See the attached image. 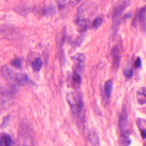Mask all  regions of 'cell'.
Here are the masks:
<instances>
[{"instance_id": "cell-1", "label": "cell", "mask_w": 146, "mask_h": 146, "mask_svg": "<svg viewBox=\"0 0 146 146\" xmlns=\"http://www.w3.org/2000/svg\"><path fill=\"white\" fill-rule=\"evenodd\" d=\"M34 134L31 125L27 122H23L19 131V146H34Z\"/></svg>"}, {"instance_id": "cell-2", "label": "cell", "mask_w": 146, "mask_h": 146, "mask_svg": "<svg viewBox=\"0 0 146 146\" xmlns=\"http://www.w3.org/2000/svg\"><path fill=\"white\" fill-rule=\"evenodd\" d=\"M66 99L72 112L75 114H79L84 108L82 100L77 97L73 93L68 94Z\"/></svg>"}, {"instance_id": "cell-3", "label": "cell", "mask_w": 146, "mask_h": 146, "mask_svg": "<svg viewBox=\"0 0 146 146\" xmlns=\"http://www.w3.org/2000/svg\"><path fill=\"white\" fill-rule=\"evenodd\" d=\"M138 21L141 30L145 32L146 31V5L141 8L138 14L135 16L132 22V25L136 27Z\"/></svg>"}, {"instance_id": "cell-4", "label": "cell", "mask_w": 146, "mask_h": 146, "mask_svg": "<svg viewBox=\"0 0 146 146\" xmlns=\"http://www.w3.org/2000/svg\"><path fill=\"white\" fill-rule=\"evenodd\" d=\"M128 113L125 107H123L122 108L121 113L119 114V129L122 133L125 131V128L128 124Z\"/></svg>"}, {"instance_id": "cell-5", "label": "cell", "mask_w": 146, "mask_h": 146, "mask_svg": "<svg viewBox=\"0 0 146 146\" xmlns=\"http://www.w3.org/2000/svg\"><path fill=\"white\" fill-rule=\"evenodd\" d=\"M130 5V1H124L114 7L113 13V18L116 19L120 16L125 10Z\"/></svg>"}, {"instance_id": "cell-6", "label": "cell", "mask_w": 146, "mask_h": 146, "mask_svg": "<svg viewBox=\"0 0 146 146\" xmlns=\"http://www.w3.org/2000/svg\"><path fill=\"white\" fill-rule=\"evenodd\" d=\"M119 50L118 47L114 46L111 50V55L113 57V67L115 69H117L120 63L121 56L119 54Z\"/></svg>"}, {"instance_id": "cell-7", "label": "cell", "mask_w": 146, "mask_h": 146, "mask_svg": "<svg viewBox=\"0 0 146 146\" xmlns=\"http://www.w3.org/2000/svg\"><path fill=\"white\" fill-rule=\"evenodd\" d=\"M137 102L140 105L146 104V88L143 87L137 90Z\"/></svg>"}, {"instance_id": "cell-8", "label": "cell", "mask_w": 146, "mask_h": 146, "mask_svg": "<svg viewBox=\"0 0 146 146\" xmlns=\"http://www.w3.org/2000/svg\"><path fill=\"white\" fill-rule=\"evenodd\" d=\"M130 132L129 131H125L122 133L119 140L120 144L123 146H129L131 144V140L129 137Z\"/></svg>"}, {"instance_id": "cell-9", "label": "cell", "mask_w": 146, "mask_h": 146, "mask_svg": "<svg viewBox=\"0 0 146 146\" xmlns=\"http://www.w3.org/2000/svg\"><path fill=\"white\" fill-rule=\"evenodd\" d=\"M113 82L111 80H108L106 82L104 85V91L105 95L108 98L111 97L112 92Z\"/></svg>"}, {"instance_id": "cell-10", "label": "cell", "mask_w": 146, "mask_h": 146, "mask_svg": "<svg viewBox=\"0 0 146 146\" xmlns=\"http://www.w3.org/2000/svg\"><path fill=\"white\" fill-rule=\"evenodd\" d=\"M89 139L93 145H97L99 143V137L95 130L92 129L89 134Z\"/></svg>"}, {"instance_id": "cell-11", "label": "cell", "mask_w": 146, "mask_h": 146, "mask_svg": "<svg viewBox=\"0 0 146 146\" xmlns=\"http://www.w3.org/2000/svg\"><path fill=\"white\" fill-rule=\"evenodd\" d=\"M16 81L20 85H24L29 81V77L26 74L23 73H19L15 78Z\"/></svg>"}, {"instance_id": "cell-12", "label": "cell", "mask_w": 146, "mask_h": 146, "mask_svg": "<svg viewBox=\"0 0 146 146\" xmlns=\"http://www.w3.org/2000/svg\"><path fill=\"white\" fill-rule=\"evenodd\" d=\"M1 74L5 79L11 80L13 77L12 72L10 68L7 66H3L1 67Z\"/></svg>"}, {"instance_id": "cell-13", "label": "cell", "mask_w": 146, "mask_h": 146, "mask_svg": "<svg viewBox=\"0 0 146 146\" xmlns=\"http://www.w3.org/2000/svg\"><path fill=\"white\" fill-rule=\"evenodd\" d=\"M42 66V61L40 58H36L32 63V68L35 72L40 71Z\"/></svg>"}, {"instance_id": "cell-14", "label": "cell", "mask_w": 146, "mask_h": 146, "mask_svg": "<svg viewBox=\"0 0 146 146\" xmlns=\"http://www.w3.org/2000/svg\"><path fill=\"white\" fill-rule=\"evenodd\" d=\"M1 139L5 146H13L14 143L12 138L8 134H4L1 137Z\"/></svg>"}, {"instance_id": "cell-15", "label": "cell", "mask_w": 146, "mask_h": 146, "mask_svg": "<svg viewBox=\"0 0 146 146\" xmlns=\"http://www.w3.org/2000/svg\"><path fill=\"white\" fill-rule=\"evenodd\" d=\"M137 124L140 130L146 129L144 127L146 126V120L143 119L138 118L136 120Z\"/></svg>"}, {"instance_id": "cell-16", "label": "cell", "mask_w": 146, "mask_h": 146, "mask_svg": "<svg viewBox=\"0 0 146 146\" xmlns=\"http://www.w3.org/2000/svg\"><path fill=\"white\" fill-rule=\"evenodd\" d=\"M22 60L19 58L15 59L11 62V64L18 69H21L22 68Z\"/></svg>"}, {"instance_id": "cell-17", "label": "cell", "mask_w": 146, "mask_h": 146, "mask_svg": "<svg viewBox=\"0 0 146 146\" xmlns=\"http://www.w3.org/2000/svg\"><path fill=\"white\" fill-rule=\"evenodd\" d=\"M103 22V19L100 17L96 18L92 23V26L94 28H97L100 27Z\"/></svg>"}, {"instance_id": "cell-18", "label": "cell", "mask_w": 146, "mask_h": 146, "mask_svg": "<svg viewBox=\"0 0 146 146\" xmlns=\"http://www.w3.org/2000/svg\"><path fill=\"white\" fill-rule=\"evenodd\" d=\"M124 76L125 77L128 78H130L133 76V72L132 69H126L123 72Z\"/></svg>"}, {"instance_id": "cell-19", "label": "cell", "mask_w": 146, "mask_h": 146, "mask_svg": "<svg viewBox=\"0 0 146 146\" xmlns=\"http://www.w3.org/2000/svg\"><path fill=\"white\" fill-rule=\"evenodd\" d=\"M10 120H11V116L10 115L6 116L3 119V122L1 124V128H5L9 124Z\"/></svg>"}, {"instance_id": "cell-20", "label": "cell", "mask_w": 146, "mask_h": 146, "mask_svg": "<svg viewBox=\"0 0 146 146\" xmlns=\"http://www.w3.org/2000/svg\"><path fill=\"white\" fill-rule=\"evenodd\" d=\"M72 80L75 82L77 83H80L82 81V78H81V76L79 75V74L77 73L76 72H75L73 73V76H72Z\"/></svg>"}, {"instance_id": "cell-21", "label": "cell", "mask_w": 146, "mask_h": 146, "mask_svg": "<svg viewBox=\"0 0 146 146\" xmlns=\"http://www.w3.org/2000/svg\"><path fill=\"white\" fill-rule=\"evenodd\" d=\"M142 60L140 57H137L134 63V66L135 68H140L141 66Z\"/></svg>"}, {"instance_id": "cell-22", "label": "cell", "mask_w": 146, "mask_h": 146, "mask_svg": "<svg viewBox=\"0 0 146 146\" xmlns=\"http://www.w3.org/2000/svg\"><path fill=\"white\" fill-rule=\"evenodd\" d=\"M141 135L143 139H146V129L141 131Z\"/></svg>"}, {"instance_id": "cell-23", "label": "cell", "mask_w": 146, "mask_h": 146, "mask_svg": "<svg viewBox=\"0 0 146 146\" xmlns=\"http://www.w3.org/2000/svg\"><path fill=\"white\" fill-rule=\"evenodd\" d=\"M145 146H146V145H145Z\"/></svg>"}]
</instances>
